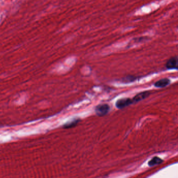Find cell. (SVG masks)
<instances>
[{"mask_svg": "<svg viewBox=\"0 0 178 178\" xmlns=\"http://www.w3.org/2000/svg\"><path fill=\"white\" fill-rule=\"evenodd\" d=\"M170 84V80L167 78L161 79L159 81H157L154 84L155 87L157 88H164Z\"/></svg>", "mask_w": 178, "mask_h": 178, "instance_id": "5", "label": "cell"}, {"mask_svg": "<svg viewBox=\"0 0 178 178\" xmlns=\"http://www.w3.org/2000/svg\"><path fill=\"white\" fill-rule=\"evenodd\" d=\"M80 121H81V119L79 118L73 119L72 120L68 121L67 123H65L63 126V127L64 129H71V128L75 127Z\"/></svg>", "mask_w": 178, "mask_h": 178, "instance_id": "6", "label": "cell"}, {"mask_svg": "<svg viewBox=\"0 0 178 178\" xmlns=\"http://www.w3.org/2000/svg\"><path fill=\"white\" fill-rule=\"evenodd\" d=\"M136 78L135 77L132 76H128L127 77H124L123 79V82H134Z\"/></svg>", "mask_w": 178, "mask_h": 178, "instance_id": "8", "label": "cell"}, {"mask_svg": "<svg viewBox=\"0 0 178 178\" xmlns=\"http://www.w3.org/2000/svg\"><path fill=\"white\" fill-rule=\"evenodd\" d=\"M133 104L132 99L129 98H124L118 100L115 102V106L119 109L125 108L128 106Z\"/></svg>", "mask_w": 178, "mask_h": 178, "instance_id": "2", "label": "cell"}, {"mask_svg": "<svg viewBox=\"0 0 178 178\" xmlns=\"http://www.w3.org/2000/svg\"><path fill=\"white\" fill-rule=\"evenodd\" d=\"M178 60L177 56L172 57L168 60L165 64V68L168 70H178Z\"/></svg>", "mask_w": 178, "mask_h": 178, "instance_id": "3", "label": "cell"}, {"mask_svg": "<svg viewBox=\"0 0 178 178\" xmlns=\"http://www.w3.org/2000/svg\"><path fill=\"white\" fill-rule=\"evenodd\" d=\"M163 159H161L159 157L156 156V157H153L150 161H149L148 165L149 167H154L156 165H159L161 163H163Z\"/></svg>", "mask_w": 178, "mask_h": 178, "instance_id": "7", "label": "cell"}, {"mask_svg": "<svg viewBox=\"0 0 178 178\" xmlns=\"http://www.w3.org/2000/svg\"><path fill=\"white\" fill-rule=\"evenodd\" d=\"M150 94H151V93L149 91H143L140 93H138L132 98L133 104L138 103L143 100L149 97V96H150Z\"/></svg>", "mask_w": 178, "mask_h": 178, "instance_id": "4", "label": "cell"}, {"mask_svg": "<svg viewBox=\"0 0 178 178\" xmlns=\"http://www.w3.org/2000/svg\"><path fill=\"white\" fill-rule=\"evenodd\" d=\"M110 110V107L108 104H100L96 106L95 113L99 117H104L107 115Z\"/></svg>", "mask_w": 178, "mask_h": 178, "instance_id": "1", "label": "cell"}]
</instances>
